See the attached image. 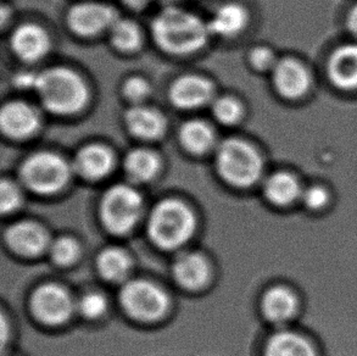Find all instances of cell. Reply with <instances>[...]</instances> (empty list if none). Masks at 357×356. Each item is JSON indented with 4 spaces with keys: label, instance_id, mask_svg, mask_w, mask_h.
Here are the masks:
<instances>
[{
    "label": "cell",
    "instance_id": "1",
    "mask_svg": "<svg viewBox=\"0 0 357 356\" xmlns=\"http://www.w3.org/2000/svg\"><path fill=\"white\" fill-rule=\"evenodd\" d=\"M151 36L165 53L189 55L208 43V22L187 10L169 6L161 10L151 22Z\"/></svg>",
    "mask_w": 357,
    "mask_h": 356
},
{
    "label": "cell",
    "instance_id": "2",
    "mask_svg": "<svg viewBox=\"0 0 357 356\" xmlns=\"http://www.w3.org/2000/svg\"><path fill=\"white\" fill-rule=\"evenodd\" d=\"M44 109L55 115H73L87 105L89 91L77 73L65 66L38 73L36 89Z\"/></svg>",
    "mask_w": 357,
    "mask_h": 356
},
{
    "label": "cell",
    "instance_id": "3",
    "mask_svg": "<svg viewBox=\"0 0 357 356\" xmlns=\"http://www.w3.org/2000/svg\"><path fill=\"white\" fill-rule=\"evenodd\" d=\"M195 218L183 202L167 199L155 205L148 220V235L155 246L172 251L193 236Z\"/></svg>",
    "mask_w": 357,
    "mask_h": 356
},
{
    "label": "cell",
    "instance_id": "4",
    "mask_svg": "<svg viewBox=\"0 0 357 356\" xmlns=\"http://www.w3.org/2000/svg\"><path fill=\"white\" fill-rule=\"evenodd\" d=\"M216 169L223 181L236 187H250L260 179L264 160L255 147L239 138H228L216 150Z\"/></svg>",
    "mask_w": 357,
    "mask_h": 356
},
{
    "label": "cell",
    "instance_id": "5",
    "mask_svg": "<svg viewBox=\"0 0 357 356\" xmlns=\"http://www.w3.org/2000/svg\"><path fill=\"white\" fill-rule=\"evenodd\" d=\"M71 169L63 156L53 151H38L24 160L20 177L26 187L39 193L58 192L68 183Z\"/></svg>",
    "mask_w": 357,
    "mask_h": 356
},
{
    "label": "cell",
    "instance_id": "6",
    "mask_svg": "<svg viewBox=\"0 0 357 356\" xmlns=\"http://www.w3.org/2000/svg\"><path fill=\"white\" fill-rule=\"evenodd\" d=\"M143 210L139 192L128 184H116L107 189L100 204V217L107 230L125 235L135 226Z\"/></svg>",
    "mask_w": 357,
    "mask_h": 356
},
{
    "label": "cell",
    "instance_id": "7",
    "mask_svg": "<svg viewBox=\"0 0 357 356\" xmlns=\"http://www.w3.org/2000/svg\"><path fill=\"white\" fill-rule=\"evenodd\" d=\"M120 303L130 318L154 321L164 315L169 299L159 285L145 279H135L126 282L121 289Z\"/></svg>",
    "mask_w": 357,
    "mask_h": 356
},
{
    "label": "cell",
    "instance_id": "8",
    "mask_svg": "<svg viewBox=\"0 0 357 356\" xmlns=\"http://www.w3.org/2000/svg\"><path fill=\"white\" fill-rule=\"evenodd\" d=\"M117 19L116 10L112 5L96 1L73 5L66 16L68 29L81 37H93L102 34L112 29Z\"/></svg>",
    "mask_w": 357,
    "mask_h": 356
},
{
    "label": "cell",
    "instance_id": "9",
    "mask_svg": "<svg viewBox=\"0 0 357 356\" xmlns=\"http://www.w3.org/2000/svg\"><path fill=\"white\" fill-rule=\"evenodd\" d=\"M31 308L40 322L56 326L71 316L73 303L66 289L58 284L47 283L34 292Z\"/></svg>",
    "mask_w": 357,
    "mask_h": 356
},
{
    "label": "cell",
    "instance_id": "10",
    "mask_svg": "<svg viewBox=\"0 0 357 356\" xmlns=\"http://www.w3.org/2000/svg\"><path fill=\"white\" fill-rule=\"evenodd\" d=\"M213 96L210 81L199 75H183L176 78L169 89L172 105L182 110H193L206 105Z\"/></svg>",
    "mask_w": 357,
    "mask_h": 356
},
{
    "label": "cell",
    "instance_id": "11",
    "mask_svg": "<svg viewBox=\"0 0 357 356\" xmlns=\"http://www.w3.org/2000/svg\"><path fill=\"white\" fill-rule=\"evenodd\" d=\"M40 126L38 111L24 101H9L0 111V127L5 135L24 140L33 135Z\"/></svg>",
    "mask_w": 357,
    "mask_h": 356
},
{
    "label": "cell",
    "instance_id": "12",
    "mask_svg": "<svg viewBox=\"0 0 357 356\" xmlns=\"http://www.w3.org/2000/svg\"><path fill=\"white\" fill-rule=\"evenodd\" d=\"M11 52L24 63H34L45 57L50 49L47 31L36 24H24L16 27L10 36Z\"/></svg>",
    "mask_w": 357,
    "mask_h": 356
},
{
    "label": "cell",
    "instance_id": "13",
    "mask_svg": "<svg viewBox=\"0 0 357 356\" xmlns=\"http://www.w3.org/2000/svg\"><path fill=\"white\" fill-rule=\"evenodd\" d=\"M273 84L280 96L298 99L311 87V75L304 64L291 58L278 60L273 68Z\"/></svg>",
    "mask_w": 357,
    "mask_h": 356
},
{
    "label": "cell",
    "instance_id": "14",
    "mask_svg": "<svg viewBox=\"0 0 357 356\" xmlns=\"http://www.w3.org/2000/svg\"><path fill=\"white\" fill-rule=\"evenodd\" d=\"M114 166V155L105 145L92 143L78 150L73 161V169L81 177L97 181L109 175Z\"/></svg>",
    "mask_w": 357,
    "mask_h": 356
},
{
    "label": "cell",
    "instance_id": "15",
    "mask_svg": "<svg viewBox=\"0 0 357 356\" xmlns=\"http://www.w3.org/2000/svg\"><path fill=\"white\" fill-rule=\"evenodd\" d=\"M125 124L130 135L139 140H158L166 130V119L162 112L143 104L130 106L126 111Z\"/></svg>",
    "mask_w": 357,
    "mask_h": 356
},
{
    "label": "cell",
    "instance_id": "16",
    "mask_svg": "<svg viewBox=\"0 0 357 356\" xmlns=\"http://www.w3.org/2000/svg\"><path fill=\"white\" fill-rule=\"evenodd\" d=\"M328 75L335 87L357 89V44H345L334 50L329 59Z\"/></svg>",
    "mask_w": 357,
    "mask_h": 356
},
{
    "label": "cell",
    "instance_id": "17",
    "mask_svg": "<svg viewBox=\"0 0 357 356\" xmlns=\"http://www.w3.org/2000/svg\"><path fill=\"white\" fill-rule=\"evenodd\" d=\"M5 238L13 251L27 256L42 253L48 243L43 228L31 221L14 223L6 230Z\"/></svg>",
    "mask_w": 357,
    "mask_h": 356
},
{
    "label": "cell",
    "instance_id": "18",
    "mask_svg": "<svg viewBox=\"0 0 357 356\" xmlns=\"http://www.w3.org/2000/svg\"><path fill=\"white\" fill-rule=\"evenodd\" d=\"M249 14L245 8L236 3H227L216 9L208 21V32L223 38H232L245 29Z\"/></svg>",
    "mask_w": 357,
    "mask_h": 356
},
{
    "label": "cell",
    "instance_id": "19",
    "mask_svg": "<svg viewBox=\"0 0 357 356\" xmlns=\"http://www.w3.org/2000/svg\"><path fill=\"white\" fill-rule=\"evenodd\" d=\"M298 305V298L290 289L275 287L264 295L262 313L270 322L282 326L294 318Z\"/></svg>",
    "mask_w": 357,
    "mask_h": 356
},
{
    "label": "cell",
    "instance_id": "20",
    "mask_svg": "<svg viewBox=\"0 0 357 356\" xmlns=\"http://www.w3.org/2000/svg\"><path fill=\"white\" fill-rule=\"evenodd\" d=\"M174 279L187 289H198L208 281V266L203 256L197 253H184L174 260Z\"/></svg>",
    "mask_w": 357,
    "mask_h": 356
},
{
    "label": "cell",
    "instance_id": "21",
    "mask_svg": "<svg viewBox=\"0 0 357 356\" xmlns=\"http://www.w3.org/2000/svg\"><path fill=\"white\" fill-rule=\"evenodd\" d=\"M303 191L298 178L283 171L271 175L264 184L265 197L277 207H288L301 199Z\"/></svg>",
    "mask_w": 357,
    "mask_h": 356
},
{
    "label": "cell",
    "instance_id": "22",
    "mask_svg": "<svg viewBox=\"0 0 357 356\" xmlns=\"http://www.w3.org/2000/svg\"><path fill=\"white\" fill-rule=\"evenodd\" d=\"M265 356H317L314 346L299 333L280 331L267 341Z\"/></svg>",
    "mask_w": 357,
    "mask_h": 356
},
{
    "label": "cell",
    "instance_id": "23",
    "mask_svg": "<svg viewBox=\"0 0 357 356\" xmlns=\"http://www.w3.org/2000/svg\"><path fill=\"white\" fill-rule=\"evenodd\" d=\"M159 166V156L153 150L145 148L130 150L123 160L126 176L135 183L150 181L158 172Z\"/></svg>",
    "mask_w": 357,
    "mask_h": 356
},
{
    "label": "cell",
    "instance_id": "24",
    "mask_svg": "<svg viewBox=\"0 0 357 356\" xmlns=\"http://www.w3.org/2000/svg\"><path fill=\"white\" fill-rule=\"evenodd\" d=\"M179 143L190 154H203L213 145L215 135L210 126L200 120H190L181 126Z\"/></svg>",
    "mask_w": 357,
    "mask_h": 356
},
{
    "label": "cell",
    "instance_id": "25",
    "mask_svg": "<svg viewBox=\"0 0 357 356\" xmlns=\"http://www.w3.org/2000/svg\"><path fill=\"white\" fill-rule=\"evenodd\" d=\"M97 266L99 274L107 281L120 282L128 274L130 260L122 249L107 248L98 256Z\"/></svg>",
    "mask_w": 357,
    "mask_h": 356
},
{
    "label": "cell",
    "instance_id": "26",
    "mask_svg": "<svg viewBox=\"0 0 357 356\" xmlns=\"http://www.w3.org/2000/svg\"><path fill=\"white\" fill-rule=\"evenodd\" d=\"M110 32V40L115 48L121 52H135L142 44V32L138 24L133 21L119 19L114 22Z\"/></svg>",
    "mask_w": 357,
    "mask_h": 356
},
{
    "label": "cell",
    "instance_id": "27",
    "mask_svg": "<svg viewBox=\"0 0 357 356\" xmlns=\"http://www.w3.org/2000/svg\"><path fill=\"white\" fill-rule=\"evenodd\" d=\"M213 115L222 125H234L243 116V107L241 103L232 96H220L213 101Z\"/></svg>",
    "mask_w": 357,
    "mask_h": 356
},
{
    "label": "cell",
    "instance_id": "28",
    "mask_svg": "<svg viewBox=\"0 0 357 356\" xmlns=\"http://www.w3.org/2000/svg\"><path fill=\"white\" fill-rule=\"evenodd\" d=\"M78 251L77 243L68 237L55 239L49 248L52 259L59 265H68L73 262L78 256Z\"/></svg>",
    "mask_w": 357,
    "mask_h": 356
},
{
    "label": "cell",
    "instance_id": "29",
    "mask_svg": "<svg viewBox=\"0 0 357 356\" xmlns=\"http://www.w3.org/2000/svg\"><path fill=\"white\" fill-rule=\"evenodd\" d=\"M123 96L127 101L133 103L135 105L137 104H143V101L150 96V84L146 80L139 76H133L128 80H126L122 87Z\"/></svg>",
    "mask_w": 357,
    "mask_h": 356
},
{
    "label": "cell",
    "instance_id": "30",
    "mask_svg": "<svg viewBox=\"0 0 357 356\" xmlns=\"http://www.w3.org/2000/svg\"><path fill=\"white\" fill-rule=\"evenodd\" d=\"M78 310L84 318H100L107 310V300L102 294L96 292L84 294L78 302Z\"/></svg>",
    "mask_w": 357,
    "mask_h": 356
},
{
    "label": "cell",
    "instance_id": "31",
    "mask_svg": "<svg viewBox=\"0 0 357 356\" xmlns=\"http://www.w3.org/2000/svg\"><path fill=\"white\" fill-rule=\"evenodd\" d=\"M21 204V192L11 181L4 179L0 186V210L3 214L14 212Z\"/></svg>",
    "mask_w": 357,
    "mask_h": 356
},
{
    "label": "cell",
    "instance_id": "32",
    "mask_svg": "<svg viewBox=\"0 0 357 356\" xmlns=\"http://www.w3.org/2000/svg\"><path fill=\"white\" fill-rule=\"evenodd\" d=\"M301 200L311 212H319L328 204L329 194L324 187L312 186L303 191Z\"/></svg>",
    "mask_w": 357,
    "mask_h": 356
},
{
    "label": "cell",
    "instance_id": "33",
    "mask_svg": "<svg viewBox=\"0 0 357 356\" xmlns=\"http://www.w3.org/2000/svg\"><path fill=\"white\" fill-rule=\"evenodd\" d=\"M249 59H250L251 65L256 70H260V71H266L270 68L273 70L275 64L278 61V60H275L273 52L266 47H257V48L252 49Z\"/></svg>",
    "mask_w": 357,
    "mask_h": 356
},
{
    "label": "cell",
    "instance_id": "34",
    "mask_svg": "<svg viewBox=\"0 0 357 356\" xmlns=\"http://www.w3.org/2000/svg\"><path fill=\"white\" fill-rule=\"evenodd\" d=\"M38 80V73L24 71L15 76L14 84L20 89H36Z\"/></svg>",
    "mask_w": 357,
    "mask_h": 356
},
{
    "label": "cell",
    "instance_id": "35",
    "mask_svg": "<svg viewBox=\"0 0 357 356\" xmlns=\"http://www.w3.org/2000/svg\"><path fill=\"white\" fill-rule=\"evenodd\" d=\"M347 24H348L349 31L351 34H355V36H357V5H355L351 11H350Z\"/></svg>",
    "mask_w": 357,
    "mask_h": 356
},
{
    "label": "cell",
    "instance_id": "36",
    "mask_svg": "<svg viewBox=\"0 0 357 356\" xmlns=\"http://www.w3.org/2000/svg\"><path fill=\"white\" fill-rule=\"evenodd\" d=\"M122 1H123L127 6H130V8L138 9V8L144 6L149 0H122Z\"/></svg>",
    "mask_w": 357,
    "mask_h": 356
},
{
    "label": "cell",
    "instance_id": "37",
    "mask_svg": "<svg viewBox=\"0 0 357 356\" xmlns=\"http://www.w3.org/2000/svg\"><path fill=\"white\" fill-rule=\"evenodd\" d=\"M169 1H178V0H169Z\"/></svg>",
    "mask_w": 357,
    "mask_h": 356
}]
</instances>
